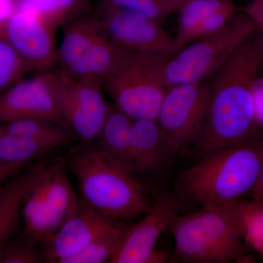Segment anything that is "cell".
Segmentation results:
<instances>
[{
	"label": "cell",
	"instance_id": "6da1fadb",
	"mask_svg": "<svg viewBox=\"0 0 263 263\" xmlns=\"http://www.w3.org/2000/svg\"><path fill=\"white\" fill-rule=\"evenodd\" d=\"M262 63L257 31L211 78L206 118L192 148L197 157L249 138L255 126L252 85Z\"/></svg>",
	"mask_w": 263,
	"mask_h": 263
},
{
	"label": "cell",
	"instance_id": "f546056e",
	"mask_svg": "<svg viewBox=\"0 0 263 263\" xmlns=\"http://www.w3.org/2000/svg\"><path fill=\"white\" fill-rule=\"evenodd\" d=\"M16 10V0H0V30Z\"/></svg>",
	"mask_w": 263,
	"mask_h": 263
},
{
	"label": "cell",
	"instance_id": "30bf717a",
	"mask_svg": "<svg viewBox=\"0 0 263 263\" xmlns=\"http://www.w3.org/2000/svg\"><path fill=\"white\" fill-rule=\"evenodd\" d=\"M60 92L57 70L41 71L32 77H24L0 96V123L37 119L65 125Z\"/></svg>",
	"mask_w": 263,
	"mask_h": 263
},
{
	"label": "cell",
	"instance_id": "44dd1931",
	"mask_svg": "<svg viewBox=\"0 0 263 263\" xmlns=\"http://www.w3.org/2000/svg\"><path fill=\"white\" fill-rule=\"evenodd\" d=\"M0 131L35 141L53 142L60 146L77 139L67 126L43 119H19L0 123Z\"/></svg>",
	"mask_w": 263,
	"mask_h": 263
},
{
	"label": "cell",
	"instance_id": "7c38bea8",
	"mask_svg": "<svg viewBox=\"0 0 263 263\" xmlns=\"http://www.w3.org/2000/svg\"><path fill=\"white\" fill-rule=\"evenodd\" d=\"M57 29L28 10L18 9L0 31V39L9 43L35 72L57 65Z\"/></svg>",
	"mask_w": 263,
	"mask_h": 263
},
{
	"label": "cell",
	"instance_id": "5bb4252c",
	"mask_svg": "<svg viewBox=\"0 0 263 263\" xmlns=\"http://www.w3.org/2000/svg\"><path fill=\"white\" fill-rule=\"evenodd\" d=\"M79 201L76 212L48 240L44 257L50 262L63 263L80 252L99 235L118 226V221Z\"/></svg>",
	"mask_w": 263,
	"mask_h": 263
},
{
	"label": "cell",
	"instance_id": "603a6c76",
	"mask_svg": "<svg viewBox=\"0 0 263 263\" xmlns=\"http://www.w3.org/2000/svg\"><path fill=\"white\" fill-rule=\"evenodd\" d=\"M246 245L263 257V198L239 200L230 206Z\"/></svg>",
	"mask_w": 263,
	"mask_h": 263
},
{
	"label": "cell",
	"instance_id": "8992f818",
	"mask_svg": "<svg viewBox=\"0 0 263 263\" xmlns=\"http://www.w3.org/2000/svg\"><path fill=\"white\" fill-rule=\"evenodd\" d=\"M257 31L248 15L236 13L217 32L193 41L167 59L164 67L167 87L205 82Z\"/></svg>",
	"mask_w": 263,
	"mask_h": 263
},
{
	"label": "cell",
	"instance_id": "484cf974",
	"mask_svg": "<svg viewBox=\"0 0 263 263\" xmlns=\"http://www.w3.org/2000/svg\"><path fill=\"white\" fill-rule=\"evenodd\" d=\"M31 72H35L14 48L0 39V96Z\"/></svg>",
	"mask_w": 263,
	"mask_h": 263
},
{
	"label": "cell",
	"instance_id": "83f0119b",
	"mask_svg": "<svg viewBox=\"0 0 263 263\" xmlns=\"http://www.w3.org/2000/svg\"><path fill=\"white\" fill-rule=\"evenodd\" d=\"M255 125L263 127V78L257 77L252 85Z\"/></svg>",
	"mask_w": 263,
	"mask_h": 263
},
{
	"label": "cell",
	"instance_id": "e0dca14e",
	"mask_svg": "<svg viewBox=\"0 0 263 263\" xmlns=\"http://www.w3.org/2000/svg\"><path fill=\"white\" fill-rule=\"evenodd\" d=\"M132 154L135 172L155 171L172 157L157 119H133Z\"/></svg>",
	"mask_w": 263,
	"mask_h": 263
},
{
	"label": "cell",
	"instance_id": "4316f807",
	"mask_svg": "<svg viewBox=\"0 0 263 263\" xmlns=\"http://www.w3.org/2000/svg\"><path fill=\"white\" fill-rule=\"evenodd\" d=\"M37 243L23 237L16 240H8L0 247V263H37L44 254L41 253Z\"/></svg>",
	"mask_w": 263,
	"mask_h": 263
},
{
	"label": "cell",
	"instance_id": "cb8c5ba5",
	"mask_svg": "<svg viewBox=\"0 0 263 263\" xmlns=\"http://www.w3.org/2000/svg\"><path fill=\"white\" fill-rule=\"evenodd\" d=\"M124 229L117 226L110 228L89 243L80 252L63 263H104L111 262Z\"/></svg>",
	"mask_w": 263,
	"mask_h": 263
},
{
	"label": "cell",
	"instance_id": "9a60e30c",
	"mask_svg": "<svg viewBox=\"0 0 263 263\" xmlns=\"http://www.w3.org/2000/svg\"><path fill=\"white\" fill-rule=\"evenodd\" d=\"M46 168L38 165L24 169L0 186V247L16 233L24 202Z\"/></svg>",
	"mask_w": 263,
	"mask_h": 263
},
{
	"label": "cell",
	"instance_id": "277c9868",
	"mask_svg": "<svg viewBox=\"0 0 263 263\" xmlns=\"http://www.w3.org/2000/svg\"><path fill=\"white\" fill-rule=\"evenodd\" d=\"M169 228L176 254L184 262L226 263L245 257L246 243L230 207L176 214Z\"/></svg>",
	"mask_w": 263,
	"mask_h": 263
},
{
	"label": "cell",
	"instance_id": "3957f363",
	"mask_svg": "<svg viewBox=\"0 0 263 263\" xmlns=\"http://www.w3.org/2000/svg\"><path fill=\"white\" fill-rule=\"evenodd\" d=\"M68 168L77 180L83 201L110 219L129 221L152 209L153 204L132 174L95 146L75 152Z\"/></svg>",
	"mask_w": 263,
	"mask_h": 263
},
{
	"label": "cell",
	"instance_id": "9c48e42d",
	"mask_svg": "<svg viewBox=\"0 0 263 263\" xmlns=\"http://www.w3.org/2000/svg\"><path fill=\"white\" fill-rule=\"evenodd\" d=\"M91 14L105 35L127 53L172 57L181 50L161 24L130 10L97 3Z\"/></svg>",
	"mask_w": 263,
	"mask_h": 263
},
{
	"label": "cell",
	"instance_id": "1f68e13d",
	"mask_svg": "<svg viewBox=\"0 0 263 263\" xmlns=\"http://www.w3.org/2000/svg\"><path fill=\"white\" fill-rule=\"evenodd\" d=\"M23 170L12 168V167H4L0 165V186L3 184L8 179L13 175L18 174Z\"/></svg>",
	"mask_w": 263,
	"mask_h": 263
},
{
	"label": "cell",
	"instance_id": "ffe728a7",
	"mask_svg": "<svg viewBox=\"0 0 263 263\" xmlns=\"http://www.w3.org/2000/svg\"><path fill=\"white\" fill-rule=\"evenodd\" d=\"M58 147L53 142L35 141L0 131V165L24 170L32 161Z\"/></svg>",
	"mask_w": 263,
	"mask_h": 263
},
{
	"label": "cell",
	"instance_id": "d4e9b609",
	"mask_svg": "<svg viewBox=\"0 0 263 263\" xmlns=\"http://www.w3.org/2000/svg\"><path fill=\"white\" fill-rule=\"evenodd\" d=\"M186 1L187 0H97V3L130 10L162 24L171 15L178 14Z\"/></svg>",
	"mask_w": 263,
	"mask_h": 263
},
{
	"label": "cell",
	"instance_id": "d6a6232c",
	"mask_svg": "<svg viewBox=\"0 0 263 263\" xmlns=\"http://www.w3.org/2000/svg\"><path fill=\"white\" fill-rule=\"evenodd\" d=\"M258 37L259 47H260L261 55H262L263 61V32H259V31H258Z\"/></svg>",
	"mask_w": 263,
	"mask_h": 263
},
{
	"label": "cell",
	"instance_id": "4fadbf2b",
	"mask_svg": "<svg viewBox=\"0 0 263 263\" xmlns=\"http://www.w3.org/2000/svg\"><path fill=\"white\" fill-rule=\"evenodd\" d=\"M176 215V205L172 200L163 197L159 199L141 220L124 230L119 247L110 262H167V255L157 250L156 245Z\"/></svg>",
	"mask_w": 263,
	"mask_h": 263
},
{
	"label": "cell",
	"instance_id": "7a4b0ae2",
	"mask_svg": "<svg viewBox=\"0 0 263 263\" xmlns=\"http://www.w3.org/2000/svg\"><path fill=\"white\" fill-rule=\"evenodd\" d=\"M262 144L249 138L200 158L180 175L179 191L205 209H229L255 187Z\"/></svg>",
	"mask_w": 263,
	"mask_h": 263
},
{
	"label": "cell",
	"instance_id": "ac0fdd59",
	"mask_svg": "<svg viewBox=\"0 0 263 263\" xmlns=\"http://www.w3.org/2000/svg\"><path fill=\"white\" fill-rule=\"evenodd\" d=\"M46 168L22 209L24 228L22 237L36 243H47L60 228L46 200Z\"/></svg>",
	"mask_w": 263,
	"mask_h": 263
},
{
	"label": "cell",
	"instance_id": "2e32d148",
	"mask_svg": "<svg viewBox=\"0 0 263 263\" xmlns=\"http://www.w3.org/2000/svg\"><path fill=\"white\" fill-rule=\"evenodd\" d=\"M133 119L109 104L108 113L95 147L114 163L129 174L135 172L132 154V125Z\"/></svg>",
	"mask_w": 263,
	"mask_h": 263
},
{
	"label": "cell",
	"instance_id": "5b68a950",
	"mask_svg": "<svg viewBox=\"0 0 263 263\" xmlns=\"http://www.w3.org/2000/svg\"><path fill=\"white\" fill-rule=\"evenodd\" d=\"M169 57L127 53L103 79V89L131 119H157L167 89L164 67Z\"/></svg>",
	"mask_w": 263,
	"mask_h": 263
},
{
	"label": "cell",
	"instance_id": "7402d4cb",
	"mask_svg": "<svg viewBox=\"0 0 263 263\" xmlns=\"http://www.w3.org/2000/svg\"><path fill=\"white\" fill-rule=\"evenodd\" d=\"M233 1L187 0L178 13V31L175 37L181 49L195 41V33L205 19Z\"/></svg>",
	"mask_w": 263,
	"mask_h": 263
},
{
	"label": "cell",
	"instance_id": "f1b7e54d",
	"mask_svg": "<svg viewBox=\"0 0 263 263\" xmlns=\"http://www.w3.org/2000/svg\"><path fill=\"white\" fill-rule=\"evenodd\" d=\"M243 12L252 19L258 31L263 32V0H253Z\"/></svg>",
	"mask_w": 263,
	"mask_h": 263
},
{
	"label": "cell",
	"instance_id": "d6986e66",
	"mask_svg": "<svg viewBox=\"0 0 263 263\" xmlns=\"http://www.w3.org/2000/svg\"><path fill=\"white\" fill-rule=\"evenodd\" d=\"M16 4L18 9L32 12L56 29L94 8L90 0H16Z\"/></svg>",
	"mask_w": 263,
	"mask_h": 263
},
{
	"label": "cell",
	"instance_id": "ba28073f",
	"mask_svg": "<svg viewBox=\"0 0 263 263\" xmlns=\"http://www.w3.org/2000/svg\"><path fill=\"white\" fill-rule=\"evenodd\" d=\"M209 99L205 82L167 87L157 121L172 157L193 148L203 127Z\"/></svg>",
	"mask_w": 263,
	"mask_h": 263
},
{
	"label": "cell",
	"instance_id": "52a82bcc",
	"mask_svg": "<svg viewBox=\"0 0 263 263\" xmlns=\"http://www.w3.org/2000/svg\"><path fill=\"white\" fill-rule=\"evenodd\" d=\"M57 65L67 75L103 82L124 54L101 30L91 13L64 25Z\"/></svg>",
	"mask_w": 263,
	"mask_h": 263
},
{
	"label": "cell",
	"instance_id": "8fae6325",
	"mask_svg": "<svg viewBox=\"0 0 263 263\" xmlns=\"http://www.w3.org/2000/svg\"><path fill=\"white\" fill-rule=\"evenodd\" d=\"M62 118L77 139L94 143L108 113L109 103L103 93V82L76 79L58 69Z\"/></svg>",
	"mask_w": 263,
	"mask_h": 263
},
{
	"label": "cell",
	"instance_id": "4dcf8cb0",
	"mask_svg": "<svg viewBox=\"0 0 263 263\" xmlns=\"http://www.w3.org/2000/svg\"><path fill=\"white\" fill-rule=\"evenodd\" d=\"M252 199L263 198V143L262 144V167H261L260 176H259L258 181L256 184L255 187L252 191Z\"/></svg>",
	"mask_w": 263,
	"mask_h": 263
}]
</instances>
